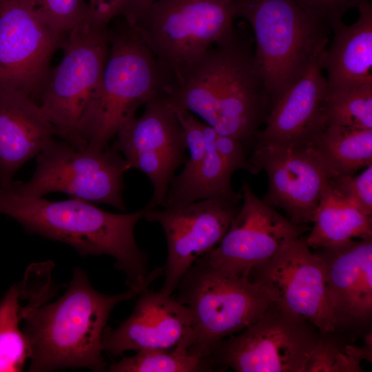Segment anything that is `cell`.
<instances>
[{"label": "cell", "mask_w": 372, "mask_h": 372, "mask_svg": "<svg viewBox=\"0 0 372 372\" xmlns=\"http://www.w3.org/2000/svg\"><path fill=\"white\" fill-rule=\"evenodd\" d=\"M131 315L116 328L106 327L102 335L104 351L118 356L127 351L181 349L194 341V318L189 309L161 291L143 289Z\"/></svg>", "instance_id": "17"}, {"label": "cell", "mask_w": 372, "mask_h": 372, "mask_svg": "<svg viewBox=\"0 0 372 372\" xmlns=\"http://www.w3.org/2000/svg\"><path fill=\"white\" fill-rule=\"evenodd\" d=\"M272 303L314 325L321 333L335 331L325 265L305 237L287 245L276 256L251 271Z\"/></svg>", "instance_id": "11"}, {"label": "cell", "mask_w": 372, "mask_h": 372, "mask_svg": "<svg viewBox=\"0 0 372 372\" xmlns=\"http://www.w3.org/2000/svg\"><path fill=\"white\" fill-rule=\"evenodd\" d=\"M236 17L229 0H154L131 25L174 85L207 50L236 32Z\"/></svg>", "instance_id": "6"}, {"label": "cell", "mask_w": 372, "mask_h": 372, "mask_svg": "<svg viewBox=\"0 0 372 372\" xmlns=\"http://www.w3.org/2000/svg\"><path fill=\"white\" fill-rule=\"evenodd\" d=\"M242 205L221 241L199 258L218 269L248 277L308 229L280 214L242 183Z\"/></svg>", "instance_id": "14"}, {"label": "cell", "mask_w": 372, "mask_h": 372, "mask_svg": "<svg viewBox=\"0 0 372 372\" xmlns=\"http://www.w3.org/2000/svg\"><path fill=\"white\" fill-rule=\"evenodd\" d=\"M39 19L53 29L68 33L90 17L85 0H21Z\"/></svg>", "instance_id": "29"}, {"label": "cell", "mask_w": 372, "mask_h": 372, "mask_svg": "<svg viewBox=\"0 0 372 372\" xmlns=\"http://www.w3.org/2000/svg\"><path fill=\"white\" fill-rule=\"evenodd\" d=\"M292 1L312 19L334 34L344 25V14L351 8H358L364 0Z\"/></svg>", "instance_id": "32"}, {"label": "cell", "mask_w": 372, "mask_h": 372, "mask_svg": "<svg viewBox=\"0 0 372 372\" xmlns=\"http://www.w3.org/2000/svg\"><path fill=\"white\" fill-rule=\"evenodd\" d=\"M54 136L37 103L19 92H0V185L8 186L16 172Z\"/></svg>", "instance_id": "20"}, {"label": "cell", "mask_w": 372, "mask_h": 372, "mask_svg": "<svg viewBox=\"0 0 372 372\" xmlns=\"http://www.w3.org/2000/svg\"><path fill=\"white\" fill-rule=\"evenodd\" d=\"M163 98L175 111L198 116L246 149L256 142L272 107L254 53L236 32L194 61Z\"/></svg>", "instance_id": "1"}, {"label": "cell", "mask_w": 372, "mask_h": 372, "mask_svg": "<svg viewBox=\"0 0 372 372\" xmlns=\"http://www.w3.org/2000/svg\"><path fill=\"white\" fill-rule=\"evenodd\" d=\"M214 146L233 172L237 169H244L255 175L260 171L247 157V149L240 141L216 132Z\"/></svg>", "instance_id": "33"}, {"label": "cell", "mask_w": 372, "mask_h": 372, "mask_svg": "<svg viewBox=\"0 0 372 372\" xmlns=\"http://www.w3.org/2000/svg\"><path fill=\"white\" fill-rule=\"evenodd\" d=\"M31 296L24 304L25 287L21 281L12 286L0 302V372L22 371L30 358L28 340L20 328L25 318L41 306Z\"/></svg>", "instance_id": "25"}, {"label": "cell", "mask_w": 372, "mask_h": 372, "mask_svg": "<svg viewBox=\"0 0 372 372\" xmlns=\"http://www.w3.org/2000/svg\"><path fill=\"white\" fill-rule=\"evenodd\" d=\"M249 161L267 174L266 203L298 225L313 222L331 177L307 143L255 144Z\"/></svg>", "instance_id": "16"}, {"label": "cell", "mask_w": 372, "mask_h": 372, "mask_svg": "<svg viewBox=\"0 0 372 372\" xmlns=\"http://www.w3.org/2000/svg\"><path fill=\"white\" fill-rule=\"evenodd\" d=\"M240 207L239 203L219 198L163 209L147 207L144 218L160 224L167 240L165 278L160 291L172 295L196 260L221 241Z\"/></svg>", "instance_id": "15"}, {"label": "cell", "mask_w": 372, "mask_h": 372, "mask_svg": "<svg viewBox=\"0 0 372 372\" xmlns=\"http://www.w3.org/2000/svg\"><path fill=\"white\" fill-rule=\"evenodd\" d=\"M323 260L335 331H363L372 320V238L315 249Z\"/></svg>", "instance_id": "18"}, {"label": "cell", "mask_w": 372, "mask_h": 372, "mask_svg": "<svg viewBox=\"0 0 372 372\" xmlns=\"http://www.w3.org/2000/svg\"><path fill=\"white\" fill-rule=\"evenodd\" d=\"M329 189L364 214L372 216V165L357 175L331 177Z\"/></svg>", "instance_id": "30"}, {"label": "cell", "mask_w": 372, "mask_h": 372, "mask_svg": "<svg viewBox=\"0 0 372 372\" xmlns=\"http://www.w3.org/2000/svg\"><path fill=\"white\" fill-rule=\"evenodd\" d=\"M67 34L41 21L21 0H0V92H19L39 104Z\"/></svg>", "instance_id": "12"}, {"label": "cell", "mask_w": 372, "mask_h": 372, "mask_svg": "<svg viewBox=\"0 0 372 372\" xmlns=\"http://www.w3.org/2000/svg\"><path fill=\"white\" fill-rule=\"evenodd\" d=\"M236 17L252 28L256 68L272 106L327 46L330 32L292 0H235Z\"/></svg>", "instance_id": "5"}, {"label": "cell", "mask_w": 372, "mask_h": 372, "mask_svg": "<svg viewBox=\"0 0 372 372\" xmlns=\"http://www.w3.org/2000/svg\"><path fill=\"white\" fill-rule=\"evenodd\" d=\"M121 19L109 28L102 78L78 125L79 149L108 147L141 105L164 95L173 84L136 29Z\"/></svg>", "instance_id": "4"}, {"label": "cell", "mask_w": 372, "mask_h": 372, "mask_svg": "<svg viewBox=\"0 0 372 372\" xmlns=\"http://www.w3.org/2000/svg\"><path fill=\"white\" fill-rule=\"evenodd\" d=\"M327 46L273 105L255 144L307 143L326 126L323 103L327 93L323 59Z\"/></svg>", "instance_id": "19"}, {"label": "cell", "mask_w": 372, "mask_h": 372, "mask_svg": "<svg viewBox=\"0 0 372 372\" xmlns=\"http://www.w3.org/2000/svg\"><path fill=\"white\" fill-rule=\"evenodd\" d=\"M365 344L344 343L338 332L321 333L305 366L304 372H360L361 362H371V332Z\"/></svg>", "instance_id": "26"}, {"label": "cell", "mask_w": 372, "mask_h": 372, "mask_svg": "<svg viewBox=\"0 0 372 372\" xmlns=\"http://www.w3.org/2000/svg\"><path fill=\"white\" fill-rule=\"evenodd\" d=\"M51 68L39 105L55 136L78 149L79 123L95 94L107 59L109 27L91 17L72 28Z\"/></svg>", "instance_id": "8"}, {"label": "cell", "mask_w": 372, "mask_h": 372, "mask_svg": "<svg viewBox=\"0 0 372 372\" xmlns=\"http://www.w3.org/2000/svg\"><path fill=\"white\" fill-rule=\"evenodd\" d=\"M203 132L206 143L204 158L187 178L171 181L162 207H181L213 198H225L236 203L242 200V192H236L231 186L234 172L215 148L216 130L203 122Z\"/></svg>", "instance_id": "22"}, {"label": "cell", "mask_w": 372, "mask_h": 372, "mask_svg": "<svg viewBox=\"0 0 372 372\" xmlns=\"http://www.w3.org/2000/svg\"><path fill=\"white\" fill-rule=\"evenodd\" d=\"M322 111L325 126L372 129V83L327 92Z\"/></svg>", "instance_id": "28"}, {"label": "cell", "mask_w": 372, "mask_h": 372, "mask_svg": "<svg viewBox=\"0 0 372 372\" xmlns=\"http://www.w3.org/2000/svg\"><path fill=\"white\" fill-rule=\"evenodd\" d=\"M307 144L331 177L372 165V129L327 125Z\"/></svg>", "instance_id": "23"}, {"label": "cell", "mask_w": 372, "mask_h": 372, "mask_svg": "<svg viewBox=\"0 0 372 372\" xmlns=\"http://www.w3.org/2000/svg\"><path fill=\"white\" fill-rule=\"evenodd\" d=\"M163 273V267H156L141 286L107 295L96 291L85 273L76 267L65 293L35 309L23 321L30 349L29 371L81 368L105 371L101 339L111 311L137 297Z\"/></svg>", "instance_id": "2"}, {"label": "cell", "mask_w": 372, "mask_h": 372, "mask_svg": "<svg viewBox=\"0 0 372 372\" xmlns=\"http://www.w3.org/2000/svg\"><path fill=\"white\" fill-rule=\"evenodd\" d=\"M312 223L313 226L305 239L313 249L372 238L371 216L364 214L329 187L318 206Z\"/></svg>", "instance_id": "24"}, {"label": "cell", "mask_w": 372, "mask_h": 372, "mask_svg": "<svg viewBox=\"0 0 372 372\" xmlns=\"http://www.w3.org/2000/svg\"><path fill=\"white\" fill-rule=\"evenodd\" d=\"M36 162L35 170L28 181H12L5 187L25 198L63 192L126 211L123 198V176L130 167L123 156L111 147L79 149L53 138L37 155Z\"/></svg>", "instance_id": "9"}, {"label": "cell", "mask_w": 372, "mask_h": 372, "mask_svg": "<svg viewBox=\"0 0 372 372\" xmlns=\"http://www.w3.org/2000/svg\"><path fill=\"white\" fill-rule=\"evenodd\" d=\"M359 17L334 33L326 48L323 67L327 76V92L372 83V6L364 0Z\"/></svg>", "instance_id": "21"}, {"label": "cell", "mask_w": 372, "mask_h": 372, "mask_svg": "<svg viewBox=\"0 0 372 372\" xmlns=\"http://www.w3.org/2000/svg\"><path fill=\"white\" fill-rule=\"evenodd\" d=\"M177 300L194 318L189 353L209 357L218 342L246 329L273 304L248 277L231 273L198 258L182 277Z\"/></svg>", "instance_id": "7"}, {"label": "cell", "mask_w": 372, "mask_h": 372, "mask_svg": "<svg viewBox=\"0 0 372 372\" xmlns=\"http://www.w3.org/2000/svg\"><path fill=\"white\" fill-rule=\"evenodd\" d=\"M147 209L114 214L78 198H21L0 185V214L17 220L30 234L68 244L82 256H112L129 288L143 284L149 272L147 253L138 247L134 234Z\"/></svg>", "instance_id": "3"}, {"label": "cell", "mask_w": 372, "mask_h": 372, "mask_svg": "<svg viewBox=\"0 0 372 372\" xmlns=\"http://www.w3.org/2000/svg\"><path fill=\"white\" fill-rule=\"evenodd\" d=\"M110 372H202L215 371L209 357H201L181 349H153L123 357L108 366Z\"/></svg>", "instance_id": "27"}, {"label": "cell", "mask_w": 372, "mask_h": 372, "mask_svg": "<svg viewBox=\"0 0 372 372\" xmlns=\"http://www.w3.org/2000/svg\"><path fill=\"white\" fill-rule=\"evenodd\" d=\"M154 0H90V17L105 26L118 17L130 25L149 8Z\"/></svg>", "instance_id": "31"}, {"label": "cell", "mask_w": 372, "mask_h": 372, "mask_svg": "<svg viewBox=\"0 0 372 372\" xmlns=\"http://www.w3.org/2000/svg\"><path fill=\"white\" fill-rule=\"evenodd\" d=\"M320 334L306 320L273 304L238 335L218 342L209 356L216 371L304 372Z\"/></svg>", "instance_id": "10"}, {"label": "cell", "mask_w": 372, "mask_h": 372, "mask_svg": "<svg viewBox=\"0 0 372 372\" xmlns=\"http://www.w3.org/2000/svg\"><path fill=\"white\" fill-rule=\"evenodd\" d=\"M229 1H231V2H233V3H234V1L235 0H229Z\"/></svg>", "instance_id": "34"}, {"label": "cell", "mask_w": 372, "mask_h": 372, "mask_svg": "<svg viewBox=\"0 0 372 372\" xmlns=\"http://www.w3.org/2000/svg\"><path fill=\"white\" fill-rule=\"evenodd\" d=\"M163 96L147 102L143 114L117 132L111 147L122 154L130 168L141 171L151 181L154 192L146 205L149 209L163 205L175 171L188 158L176 112Z\"/></svg>", "instance_id": "13"}]
</instances>
